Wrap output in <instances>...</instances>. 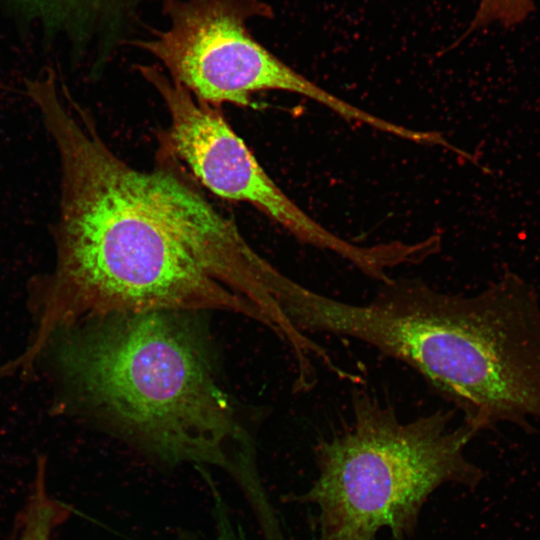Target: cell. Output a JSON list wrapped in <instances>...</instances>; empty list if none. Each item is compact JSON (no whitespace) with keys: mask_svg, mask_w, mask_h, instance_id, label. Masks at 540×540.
<instances>
[{"mask_svg":"<svg viewBox=\"0 0 540 540\" xmlns=\"http://www.w3.org/2000/svg\"><path fill=\"white\" fill-rule=\"evenodd\" d=\"M205 482L207 483L213 503V518L215 526V534L213 540H248L245 532L240 524L236 523L231 516V512L228 509L226 502L218 490L214 480L211 477V473L205 472L201 474Z\"/></svg>","mask_w":540,"mask_h":540,"instance_id":"cell-10","label":"cell"},{"mask_svg":"<svg viewBox=\"0 0 540 540\" xmlns=\"http://www.w3.org/2000/svg\"><path fill=\"white\" fill-rule=\"evenodd\" d=\"M35 108L59 159L52 232L71 313L221 310L267 325L213 276L236 225L183 174L127 164L69 91L46 90Z\"/></svg>","mask_w":540,"mask_h":540,"instance_id":"cell-1","label":"cell"},{"mask_svg":"<svg viewBox=\"0 0 540 540\" xmlns=\"http://www.w3.org/2000/svg\"><path fill=\"white\" fill-rule=\"evenodd\" d=\"M46 29L65 32L80 49L118 38L143 0H8Z\"/></svg>","mask_w":540,"mask_h":540,"instance_id":"cell-7","label":"cell"},{"mask_svg":"<svg viewBox=\"0 0 540 540\" xmlns=\"http://www.w3.org/2000/svg\"><path fill=\"white\" fill-rule=\"evenodd\" d=\"M137 69L168 111L169 152L203 186L221 198L252 205L298 240L338 254L374 280L385 275L391 262L388 245L359 246L322 227L276 185L215 107L198 101L156 65Z\"/></svg>","mask_w":540,"mask_h":540,"instance_id":"cell-6","label":"cell"},{"mask_svg":"<svg viewBox=\"0 0 540 540\" xmlns=\"http://www.w3.org/2000/svg\"><path fill=\"white\" fill-rule=\"evenodd\" d=\"M188 312L114 314L73 344L68 364L115 430L153 462L226 475L259 529L279 517L256 445L220 387Z\"/></svg>","mask_w":540,"mask_h":540,"instance_id":"cell-3","label":"cell"},{"mask_svg":"<svg viewBox=\"0 0 540 540\" xmlns=\"http://www.w3.org/2000/svg\"><path fill=\"white\" fill-rule=\"evenodd\" d=\"M69 514L70 509L64 503L47 493L45 467L41 461L10 540H51L53 529Z\"/></svg>","mask_w":540,"mask_h":540,"instance_id":"cell-8","label":"cell"},{"mask_svg":"<svg viewBox=\"0 0 540 540\" xmlns=\"http://www.w3.org/2000/svg\"><path fill=\"white\" fill-rule=\"evenodd\" d=\"M289 317L305 334L351 337L404 362L479 431L540 417V299L514 273L473 295L391 278L362 304L301 285Z\"/></svg>","mask_w":540,"mask_h":540,"instance_id":"cell-2","label":"cell"},{"mask_svg":"<svg viewBox=\"0 0 540 540\" xmlns=\"http://www.w3.org/2000/svg\"><path fill=\"white\" fill-rule=\"evenodd\" d=\"M533 10L532 0H480L470 31L494 22L510 28L523 22Z\"/></svg>","mask_w":540,"mask_h":540,"instance_id":"cell-9","label":"cell"},{"mask_svg":"<svg viewBox=\"0 0 540 540\" xmlns=\"http://www.w3.org/2000/svg\"><path fill=\"white\" fill-rule=\"evenodd\" d=\"M351 422L319 440L317 477L295 500L316 508L315 540H413L429 497L447 484L475 488L483 471L465 455L480 432L455 410H437L411 421L368 392L351 396Z\"/></svg>","mask_w":540,"mask_h":540,"instance_id":"cell-4","label":"cell"},{"mask_svg":"<svg viewBox=\"0 0 540 540\" xmlns=\"http://www.w3.org/2000/svg\"><path fill=\"white\" fill-rule=\"evenodd\" d=\"M166 30L131 44L167 69L172 81L216 108L248 107L256 92L279 90L321 103L346 120L383 131L385 120L334 96L288 66L247 29L253 18L273 17L261 0H163Z\"/></svg>","mask_w":540,"mask_h":540,"instance_id":"cell-5","label":"cell"}]
</instances>
